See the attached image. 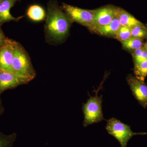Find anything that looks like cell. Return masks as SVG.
I'll use <instances>...</instances> for the list:
<instances>
[{"label":"cell","mask_w":147,"mask_h":147,"mask_svg":"<svg viewBox=\"0 0 147 147\" xmlns=\"http://www.w3.org/2000/svg\"><path fill=\"white\" fill-rule=\"evenodd\" d=\"M70 22L56 1H51L48 3L45 31L50 40L59 42L65 38L69 30Z\"/></svg>","instance_id":"6da1fadb"},{"label":"cell","mask_w":147,"mask_h":147,"mask_svg":"<svg viewBox=\"0 0 147 147\" xmlns=\"http://www.w3.org/2000/svg\"><path fill=\"white\" fill-rule=\"evenodd\" d=\"M11 71L29 82L32 80L36 74L28 53L23 46L15 41Z\"/></svg>","instance_id":"7a4b0ae2"},{"label":"cell","mask_w":147,"mask_h":147,"mask_svg":"<svg viewBox=\"0 0 147 147\" xmlns=\"http://www.w3.org/2000/svg\"><path fill=\"white\" fill-rule=\"evenodd\" d=\"M105 129L109 134L119 142L121 147H127L128 141L133 136L147 135V132H133L129 125L123 123L115 118H112L107 121Z\"/></svg>","instance_id":"3957f363"},{"label":"cell","mask_w":147,"mask_h":147,"mask_svg":"<svg viewBox=\"0 0 147 147\" xmlns=\"http://www.w3.org/2000/svg\"><path fill=\"white\" fill-rule=\"evenodd\" d=\"M102 96L97 94L91 96L83 105L84 115V126L85 127L94 123H97L105 120L102 110Z\"/></svg>","instance_id":"277c9868"},{"label":"cell","mask_w":147,"mask_h":147,"mask_svg":"<svg viewBox=\"0 0 147 147\" xmlns=\"http://www.w3.org/2000/svg\"><path fill=\"white\" fill-rule=\"evenodd\" d=\"M61 8L70 21L79 23L90 28L93 22L95 10L83 9L65 3H63Z\"/></svg>","instance_id":"5b68a950"},{"label":"cell","mask_w":147,"mask_h":147,"mask_svg":"<svg viewBox=\"0 0 147 147\" xmlns=\"http://www.w3.org/2000/svg\"><path fill=\"white\" fill-rule=\"evenodd\" d=\"M127 82L130 87L132 94L139 104L143 108L147 107V85L144 82L137 79L135 76L129 74Z\"/></svg>","instance_id":"8992f818"},{"label":"cell","mask_w":147,"mask_h":147,"mask_svg":"<svg viewBox=\"0 0 147 147\" xmlns=\"http://www.w3.org/2000/svg\"><path fill=\"white\" fill-rule=\"evenodd\" d=\"M115 9L108 6L95 10L93 22L90 30L96 32L100 27L110 24L115 17Z\"/></svg>","instance_id":"52a82bcc"},{"label":"cell","mask_w":147,"mask_h":147,"mask_svg":"<svg viewBox=\"0 0 147 147\" xmlns=\"http://www.w3.org/2000/svg\"><path fill=\"white\" fill-rule=\"evenodd\" d=\"M15 41L8 39L5 44L0 48V70L11 71Z\"/></svg>","instance_id":"ba28073f"},{"label":"cell","mask_w":147,"mask_h":147,"mask_svg":"<svg viewBox=\"0 0 147 147\" xmlns=\"http://www.w3.org/2000/svg\"><path fill=\"white\" fill-rule=\"evenodd\" d=\"M27 83L26 80L12 72L0 70V94L6 90Z\"/></svg>","instance_id":"9c48e42d"},{"label":"cell","mask_w":147,"mask_h":147,"mask_svg":"<svg viewBox=\"0 0 147 147\" xmlns=\"http://www.w3.org/2000/svg\"><path fill=\"white\" fill-rule=\"evenodd\" d=\"M20 0H3L0 3V26L10 21H18L23 16L13 17L10 13L11 9Z\"/></svg>","instance_id":"30bf717a"},{"label":"cell","mask_w":147,"mask_h":147,"mask_svg":"<svg viewBox=\"0 0 147 147\" xmlns=\"http://www.w3.org/2000/svg\"><path fill=\"white\" fill-rule=\"evenodd\" d=\"M115 16L118 19L121 26L131 29L136 26L144 25L134 16L122 9L115 8Z\"/></svg>","instance_id":"8fae6325"},{"label":"cell","mask_w":147,"mask_h":147,"mask_svg":"<svg viewBox=\"0 0 147 147\" xmlns=\"http://www.w3.org/2000/svg\"><path fill=\"white\" fill-rule=\"evenodd\" d=\"M27 16L35 22L43 21L46 17V12L41 6L34 4L30 6L27 11Z\"/></svg>","instance_id":"7c38bea8"},{"label":"cell","mask_w":147,"mask_h":147,"mask_svg":"<svg viewBox=\"0 0 147 147\" xmlns=\"http://www.w3.org/2000/svg\"><path fill=\"white\" fill-rule=\"evenodd\" d=\"M121 26L118 19L115 16L110 24L100 27L96 32L102 35L115 37Z\"/></svg>","instance_id":"4fadbf2b"},{"label":"cell","mask_w":147,"mask_h":147,"mask_svg":"<svg viewBox=\"0 0 147 147\" xmlns=\"http://www.w3.org/2000/svg\"><path fill=\"white\" fill-rule=\"evenodd\" d=\"M121 42L124 48L132 52L144 46L142 39L133 37Z\"/></svg>","instance_id":"5bb4252c"},{"label":"cell","mask_w":147,"mask_h":147,"mask_svg":"<svg viewBox=\"0 0 147 147\" xmlns=\"http://www.w3.org/2000/svg\"><path fill=\"white\" fill-rule=\"evenodd\" d=\"M134 69L135 77L144 82L147 76V59L140 63L135 64Z\"/></svg>","instance_id":"9a60e30c"},{"label":"cell","mask_w":147,"mask_h":147,"mask_svg":"<svg viewBox=\"0 0 147 147\" xmlns=\"http://www.w3.org/2000/svg\"><path fill=\"white\" fill-rule=\"evenodd\" d=\"M16 138V133L7 135L0 132V147H13Z\"/></svg>","instance_id":"2e32d148"},{"label":"cell","mask_w":147,"mask_h":147,"mask_svg":"<svg viewBox=\"0 0 147 147\" xmlns=\"http://www.w3.org/2000/svg\"><path fill=\"white\" fill-rule=\"evenodd\" d=\"M132 57L134 60V64L140 63L147 59V51L144 47L137 49L133 51Z\"/></svg>","instance_id":"e0dca14e"},{"label":"cell","mask_w":147,"mask_h":147,"mask_svg":"<svg viewBox=\"0 0 147 147\" xmlns=\"http://www.w3.org/2000/svg\"><path fill=\"white\" fill-rule=\"evenodd\" d=\"M131 31V37L142 39L147 37V27L144 25L133 27Z\"/></svg>","instance_id":"ac0fdd59"},{"label":"cell","mask_w":147,"mask_h":147,"mask_svg":"<svg viewBox=\"0 0 147 147\" xmlns=\"http://www.w3.org/2000/svg\"><path fill=\"white\" fill-rule=\"evenodd\" d=\"M131 37V29L121 26L115 37L120 42L126 40Z\"/></svg>","instance_id":"d6986e66"},{"label":"cell","mask_w":147,"mask_h":147,"mask_svg":"<svg viewBox=\"0 0 147 147\" xmlns=\"http://www.w3.org/2000/svg\"><path fill=\"white\" fill-rule=\"evenodd\" d=\"M8 39V38L5 35L3 32L0 27V48L5 44Z\"/></svg>","instance_id":"ffe728a7"},{"label":"cell","mask_w":147,"mask_h":147,"mask_svg":"<svg viewBox=\"0 0 147 147\" xmlns=\"http://www.w3.org/2000/svg\"><path fill=\"white\" fill-rule=\"evenodd\" d=\"M3 111V108L1 101L0 100V115L2 114Z\"/></svg>","instance_id":"44dd1931"},{"label":"cell","mask_w":147,"mask_h":147,"mask_svg":"<svg viewBox=\"0 0 147 147\" xmlns=\"http://www.w3.org/2000/svg\"><path fill=\"white\" fill-rule=\"evenodd\" d=\"M144 47H145V48H146V50L147 51V40L146 41V43H145L144 45Z\"/></svg>","instance_id":"7402d4cb"},{"label":"cell","mask_w":147,"mask_h":147,"mask_svg":"<svg viewBox=\"0 0 147 147\" xmlns=\"http://www.w3.org/2000/svg\"><path fill=\"white\" fill-rule=\"evenodd\" d=\"M3 0H0V3H1V2Z\"/></svg>","instance_id":"603a6c76"}]
</instances>
